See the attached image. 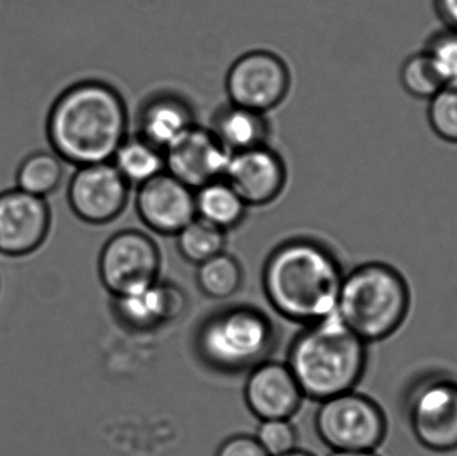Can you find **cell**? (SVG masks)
<instances>
[{"mask_svg": "<svg viewBox=\"0 0 457 456\" xmlns=\"http://www.w3.org/2000/svg\"><path fill=\"white\" fill-rule=\"evenodd\" d=\"M128 109L120 94L98 80L67 88L54 102L47 136L54 153L72 165L112 162L128 138Z\"/></svg>", "mask_w": 457, "mask_h": 456, "instance_id": "obj_1", "label": "cell"}, {"mask_svg": "<svg viewBox=\"0 0 457 456\" xmlns=\"http://www.w3.org/2000/svg\"><path fill=\"white\" fill-rule=\"evenodd\" d=\"M344 275L327 245L295 238L277 246L266 260L263 292L278 315L308 326L336 312Z\"/></svg>", "mask_w": 457, "mask_h": 456, "instance_id": "obj_2", "label": "cell"}, {"mask_svg": "<svg viewBox=\"0 0 457 456\" xmlns=\"http://www.w3.org/2000/svg\"><path fill=\"white\" fill-rule=\"evenodd\" d=\"M367 348L335 312L305 326L290 345L287 364L303 396L320 403L357 387L367 369Z\"/></svg>", "mask_w": 457, "mask_h": 456, "instance_id": "obj_3", "label": "cell"}, {"mask_svg": "<svg viewBox=\"0 0 457 456\" xmlns=\"http://www.w3.org/2000/svg\"><path fill=\"white\" fill-rule=\"evenodd\" d=\"M411 307V291L400 270L365 262L344 275L336 313L367 344L396 334Z\"/></svg>", "mask_w": 457, "mask_h": 456, "instance_id": "obj_4", "label": "cell"}, {"mask_svg": "<svg viewBox=\"0 0 457 456\" xmlns=\"http://www.w3.org/2000/svg\"><path fill=\"white\" fill-rule=\"evenodd\" d=\"M274 342L270 319L262 311L239 305L206 319L197 331L195 348L209 367L231 374L265 361Z\"/></svg>", "mask_w": 457, "mask_h": 456, "instance_id": "obj_5", "label": "cell"}, {"mask_svg": "<svg viewBox=\"0 0 457 456\" xmlns=\"http://www.w3.org/2000/svg\"><path fill=\"white\" fill-rule=\"evenodd\" d=\"M408 427L432 452L457 450V379L443 371L419 375L403 398Z\"/></svg>", "mask_w": 457, "mask_h": 456, "instance_id": "obj_6", "label": "cell"}, {"mask_svg": "<svg viewBox=\"0 0 457 456\" xmlns=\"http://www.w3.org/2000/svg\"><path fill=\"white\" fill-rule=\"evenodd\" d=\"M314 427L332 452H375L386 441L388 420L378 402L352 390L320 402Z\"/></svg>", "mask_w": 457, "mask_h": 456, "instance_id": "obj_7", "label": "cell"}, {"mask_svg": "<svg viewBox=\"0 0 457 456\" xmlns=\"http://www.w3.org/2000/svg\"><path fill=\"white\" fill-rule=\"evenodd\" d=\"M161 253L146 233L126 229L107 240L99 254L98 273L112 297L134 294L160 280Z\"/></svg>", "mask_w": 457, "mask_h": 456, "instance_id": "obj_8", "label": "cell"}, {"mask_svg": "<svg viewBox=\"0 0 457 456\" xmlns=\"http://www.w3.org/2000/svg\"><path fill=\"white\" fill-rule=\"evenodd\" d=\"M292 78L287 63L269 51H250L228 69L225 88L236 106L266 114L284 102Z\"/></svg>", "mask_w": 457, "mask_h": 456, "instance_id": "obj_9", "label": "cell"}, {"mask_svg": "<svg viewBox=\"0 0 457 456\" xmlns=\"http://www.w3.org/2000/svg\"><path fill=\"white\" fill-rule=\"evenodd\" d=\"M130 185L112 162L79 166L70 179L69 203L75 216L91 225H106L125 211Z\"/></svg>", "mask_w": 457, "mask_h": 456, "instance_id": "obj_10", "label": "cell"}, {"mask_svg": "<svg viewBox=\"0 0 457 456\" xmlns=\"http://www.w3.org/2000/svg\"><path fill=\"white\" fill-rule=\"evenodd\" d=\"M136 209L141 221L162 236H177L197 219L195 190L168 171L138 187Z\"/></svg>", "mask_w": 457, "mask_h": 456, "instance_id": "obj_11", "label": "cell"}, {"mask_svg": "<svg viewBox=\"0 0 457 456\" xmlns=\"http://www.w3.org/2000/svg\"><path fill=\"white\" fill-rule=\"evenodd\" d=\"M50 224L45 198L18 187L0 193V253L10 257L32 253L45 243Z\"/></svg>", "mask_w": 457, "mask_h": 456, "instance_id": "obj_12", "label": "cell"}, {"mask_svg": "<svg viewBox=\"0 0 457 456\" xmlns=\"http://www.w3.org/2000/svg\"><path fill=\"white\" fill-rule=\"evenodd\" d=\"M224 179L247 206H265L281 195L287 168L281 155L263 145L230 154Z\"/></svg>", "mask_w": 457, "mask_h": 456, "instance_id": "obj_13", "label": "cell"}, {"mask_svg": "<svg viewBox=\"0 0 457 456\" xmlns=\"http://www.w3.org/2000/svg\"><path fill=\"white\" fill-rule=\"evenodd\" d=\"M165 171L193 190L224 178L230 153L213 131L195 125L163 152Z\"/></svg>", "mask_w": 457, "mask_h": 456, "instance_id": "obj_14", "label": "cell"}, {"mask_svg": "<svg viewBox=\"0 0 457 456\" xmlns=\"http://www.w3.org/2000/svg\"><path fill=\"white\" fill-rule=\"evenodd\" d=\"M244 398L255 418L271 420L295 417L305 396L287 363L265 361L250 369Z\"/></svg>", "mask_w": 457, "mask_h": 456, "instance_id": "obj_15", "label": "cell"}, {"mask_svg": "<svg viewBox=\"0 0 457 456\" xmlns=\"http://www.w3.org/2000/svg\"><path fill=\"white\" fill-rule=\"evenodd\" d=\"M112 311L120 324L130 331L149 332L173 323L187 310L184 291L171 283L155 281L152 286L112 297Z\"/></svg>", "mask_w": 457, "mask_h": 456, "instance_id": "obj_16", "label": "cell"}, {"mask_svg": "<svg viewBox=\"0 0 457 456\" xmlns=\"http://www.w3.org/2000/svg\"><path fill=\"white\" fill-rule=\"evenodd\" d=\"M195 126L192 107L170 94L153 96L139 112L138 136L162 152Z\"/></svg>", "mask_w": 457, "mask_h": 456, "instance_id": "obj_17", "label": "cell"}, {"mask_svg": "<svg viewBox=\"0 0 457 456\" xmlns=\"http://www.w3.org/2000/svg\"><path fill=\"white\" fill-rule=\"evenodd\" d=\"M212 131L220 144L233 154L268 145L270 125L266 114L228 104L217 112Z\"/></svg>", "mask_w": 457, "mask_h": 456, "instance_id": "obj_18", "label": "cell"}, {"mask_svg": "<svg viewBox=\"0 0 457 456\" xmlns=\"http://www.w3.org/2000/svg\"><path fill=\"white\" fill-rule=\"evenodd\" d=\"M195 192L198 219L227 233L244 222L249 206L224 178L204 185Z\"/></svg>", "mask_w": 457, "mask_h": 456, "instance_id": "obj_19", "label": "cell"}, {"mask_svg": "<svg viewBox=\"0 0 457 456\" xmlns=\"http://www.w3.org/2000/svg\"><path fill=\"white\" fill-rule=\"evenodd\" d=\"M112 163L130 187H139L165 171L162 150L139 136L128 137L118 147Z\"/></svg>", "mask_w": 457, "mask_h": 456, "instance_id": "obj_20", "label": "cell"}, {"mask_svg": "<svg viewBox=\"0 0 457 456\" xmlns=\"http://www.w3.org/2000/svg\"><path fill=\"white\" fill-rule=\"evenodd\" d=\"M63 160L56 153L37 152L24 158L16 173L18 189L46 198L61 187Z\"/></svg>", "mask_w": 457, "mask_h": 456, "instance_id": "obj_21", "label": "cell"}, {"mask_svg": "<svg viewBox=\"0 0 457 456\" xmlns=\"http://www.w3.org/2000/svg\"><path fill=\"white\" fill-rule=\"evenodd\" d=\"M197 284L209 299L227 300L236 294L244 281V270L236 257L222 252L198 265Z\"/></svg>", "mask_w": 457, "mask_h": 456, "instance_id": "obj_22", "label": "cell"}, {"mask_svg": "<svg viewBox=\"0 0 457 456\" xmlns=\"http://www.w3.org/2000/svg\"><path fill=\"white\" fill-rule=\"evenodd\" d=\"M176 237L181 256L197 267L222 253L227 248V232L198 217L187 225Z\"/></svg>", "mask_w": 457, "mask_h": 456, "instance_id": "obj_23", "label": "cell"}, {"mask_svg": "<svg viewBox=\"0 0 457 456\" xmlns=\"http://www.w3.org/2000/svg\"><path fill=\"white\" fill-rule=\"evenodd\" d=\"M400 83L413 98L429 99L445 85L426 53L412 54L400 69Z\"/></svg>", "mask_w": 457, "mask_h": 456, "instance_id": "obj_24", "label": "cell"}, {"mask_svg": "<svg viewBox=\"0 0 457 456\" xmlns=\"http://www.w3.org/2000/svg\"><path fill=\"white\" fill-rule=\"evenodd\" d=\"M428 104V123L436 137L457 145V82L445 83Z\"/></svg>", "mask_w": 457, "mask_h": 456, "instance_id": "obj_25", "label": "cell"}, {"mask_svg": "<svg viewBox=\"0 0 457 456\" xmlns=\"http://www.w3.org/2000/svg\"><path fill=\"white\" fill-rule=\"evenodd\" d=\"M424 53L445 83L457 82V29L445 27L435 32L427 40Z\"/></svg>", "mask_w": 457, "mask_h": 456, "instance_id": "obj_26", "label": "cell"}, {"mask_svg": "<svg viewBox=\"0 0 457 456\" xmlns=\"http://www.w3.org/2000/svg\"><path fill=\"white\" fill-rule=\"evenodd\" d=\"M254 436L269 456L284 455L297 449V431L290 419L261 420Z\"/></svg>", "mask_w": 457, "mask_h": 456, "instance_id": "obj_27", "label": "cell"}, {"mask_svg": "<svg viewBox=\"0 0 457 456\" xmlns=\"http://www.w3.org/2000/svg\"><path fill=\"white\" fill-rule=\"evenodd\" d=\"M216 456H269L255 436L236 435L220 446Z\"/></svg>", "mask_w": 457, "mask_h": 456, "instance_id": "obj_28", "label": "cell"}, {"mask_svg": "<svg viewBox=\"0 0 457 456\" xmlns=\"http://www.w3.org/2000/svg\"><path fill=\"white\" fill-rule=\"evenodd\" d=\"M434 7L445 27L457 29V0H434Z\"/></svg>", "mask_w": 457, "mask_h": 456, "instance_id": "obj_29", "label": "cell"}, {"mask_svg": "<svg viewBox=\"0 0 457 456\" xmlns=\"http://www.w3.org/2000/svg\"><path fill=\"white\" fill-rule=\"evenodd\" d=\"M329 456H378L375 452H332Z\"/></svg>", "mask_w": 457, "mask_h": 456, "instance_id": "obj_30", "label": "cell"}, {"mask_svg": "<svg viewBox=\"0 0 457 456\" xmlns=\"http://www.w3.org/2000/svg\"><path fill=\"white\" fill-rule=\"evenodd\" d=\"M279 456H314L311 454V452H303V450H293V452H287V454L279 455Z\"/></svg>", "mask_w": 457, "mask_h": 456, "instance_id": "obj_31", "label": "cell"}]
</instances>
